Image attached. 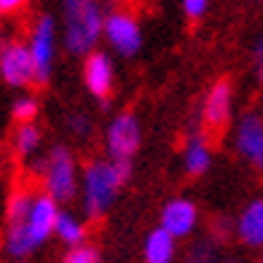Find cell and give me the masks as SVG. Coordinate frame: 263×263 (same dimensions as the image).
Here are the masks:
<instances>
[{
    "mask_svg": "<svg viewBox=\"0 0 263 263\" xmlns=\"http://www.w3.org/2000/svg\"><path fill=\"white\" fill-rule=\"evenodd\" d=\"M132 175V161L110 159V161H91L83 172V207L91 218L100 215L113 204V199Z\"/></svg>",
    "mask_w": 263,
    "mask_h": 263,
    "instance_id": "cell-1",
    "label": "cell"
},
{
    "mask_svg": "<svg viewBox=\"0 0 263 263\" xmlns=\"http://www.w3.org/2000/svg\"><path fill=\"white\" fill-rule=\"evenodd\" d=\"M65 19H67V49L73 54H86L97 43L105 22L100 8L91 0H65Z\"/></svg>",
    "mask_w": 263,
    "mask_h": 263,
    "instance_id": "cell-2",
    "label": "cell"
},
{
    "mask_svg": "<svg viewBox=\"0 0 263 263\" xmlns=\"http://www.w3.org/2000/svg\"><path fill=\"white\" fill-rule=\"evenodd\" d=\"M43 191L54 201H67L76 194V161L67 148H54L49 159H43Z\"/></svg>",
    "mask_w": 263,
    "mask_h": 263,
    "instance_id": "cell-3",
    "label": "cell"
},
{
    "mask_svg": "<svg viewBox=\"0 0 263 263\" xmlns=\"http://www.w3.org/2000/svg\"><path fill=\"white\" fill-rule=\"evenodd\" d=\"M0 76L11 86H27L35 83V65L30 46L19 41H8L0 46Z\"/></svg>",
    "mask_w": 263,
    "mask_h": 263,
    "instance_id": "cell-4",
    "label": "cell"
},
{
    "mask_svg": "<svg viewBox=\"0 0 263 263\" xmlns=\"http://www.w3.org/2000/svg\"><path fill=\"white\" fill-rule=\"evenodd\" d=\"M231 116V81L220 78L207 94L204 102V137L218 142Z\"/></svg>",
    "mask_w": 263,
    "mask_h": 263,
    "instance_id": "cell-5",
    "label": "cell"
},
{
    "mask_svg": "<svg viewBox=\"0 0 263 263\" xmlns=\"http://www.w3.org/2000/svg\"><path fill=\"white\" fill-rule=\"evenodd\" d=\"M54 19L43 16L38 19V25L32 30L30 38V54H32V65H35V83L43 86L51 76V65H54Z\"/></svg>",
    "mask_w": 263,
    "mask_h": 263,
    "instance_id": "cell-6",
    "label": "cell"
},
{
    "mask_svg": "<svg viewBox=\"0 0 263 263\" xmlns=\"http://www.w3.org/2000/svg\"><path fill=\"white\" fill-rule=\"evenodd\" d=\"M140 148V124L132 113L118 116L116 121L107 129V151L110 159H126L132 161V156Z\"/></svg>",
    "mask_w": 263,
    "mask_h": 263,
    "instance_id": "cell-7",
    "label": "cell"
},
{
    "mask_svg": "<svg viewBox=\"0 0 263 263\" xmlns=\"http://www.w3.org/2000/svg\"><path fill=\"white\" fill-rule=\"evenodd\" d=\"M57 218H59V210H57V201L46 194H38L32 199V207H30V215H27V231L32 236V242L35 245H41L49 239V234L57 229Z\"/></svg>",
    "mask_w": 263,
    "mask_h": 263,
    "instance_id": "cell-8",
    "label": "cell"
},
{
    "mask_svg": "<svg viewBox=\"0 0 263 263\" xmlns=\"http://www.w3.org/2000/svg\"><path fill=\"white\" fill-rule=\"evenodd\" d=\"M105 35L118 54L132 57L140 49V27L129 14H110L105 19Z\"/></svg>",
    "mask_w": 263,
    "mask_h": 263,
    "instance_id": "cell-9",
    "label": "cell"
},
{
    "mask_svg": "<svg viewBox=\"0 0 263 263\" xmlns=\"http://www.w3.org/2000/svg\"><path fill=\"white\" fill-rule=\"evenodd\" d=\"M196 226V207L191 204L188 199H175L164 207L161 212V229L166 234H172L175 239L177 236H185L194 231Z\"/></svg>",
    "mask_w": 263,
    "mask_h": 263,
    "instance_id": "cell-10",
    "label": "cell"
},
{
    "mask_svg": "<svg viewBox=\"0 0 263 263\" xmlns=\"http://www.w3.org/2000/svg\"><path fill=\"white\" fill-rule=\"evenodd\" d=\"M83 78H86V86L94 97L105 100L110 94V83H113V70H110V62L102 51H94L89 54L86 59V70H83Z\"/></svg>",
    "mask_w": 263,
    "mask_h": 263,
    "instance_id": "cell-11",
    "label": "cell"
},
{
    "mask_svg": "<svg viewBox=\"0 0 263 263\" xmlns=\"http://www.w3.org/2000/svg\"><path fill=\"white\" fill-rule=\"evenodd\" d=\"M236 148L242 156H247L250 161L255 159V153L263 148V118L250 113L242 118L239 124V132H236Z\"/></svg>",
    "mask_w": 263,
    "mask_h": 263,
    "instance_id": "cell-12",
    "label": "cell"
},
{
    "mask_svg": "<svg viewBox=\"0 0 263 263\" xmlns=\"http://www.w3.org/2000/svg\"><path fill=\"white\" fill-rule=\"evenodd\" d=\"M236 234L250 247H263V199L253 201L236 223Z\"/></svg>",
    "mask_w": 263,
    "mask_h": 263,
    "instance_id": "cell-13",
    "label": "cell"
},
{
    "mask_svg": "<svg viewBox=\"0 0 263 263\" xmlns=\"http://www.w3.org/2000/svg\"><path fill=\"white\" fill-rule=\"evenodd\" d=\"M175 255V236L164 229H156L148 234L145 242V263H172Z\"/></svg>",
    "mask_w": 263,
    "mask_h": 263,
    "instance_id": "cell-14",
    "label": "cell"
},
{
    "mask_svg": "<svg viewBox=\"0 0 263 263\" xmlns=\"http://www.w3.org/2000/svg\"><path fill=\"white\" fill-rule=\"evenodd\" d=\"M210 166V145H207V137L204 135H196L191 137L188 148H185V172L191 177H199Z\"/></svg>",
    "mask_w": 263,
    "mask_h": 263,
    "instance_id": "cell-15",
    "label": "cell"
},
{
    "mask_svg": "<svg viewBox=\"0 0 263 263\" xmlns=\"http://www.w3.org/2000/svg\"><path fill=\"white\" fill-rule=\"evenodd\" d=\"M38 247L32 242V236L27 231V226L25 223H14V226H8V234H6V250L14 258H25L30 255L32 250Z\"/></svg>",
    "mask_w": 263,
    "mask_h": 263,
    "instance_id": "cell-16",
    "label": "cell"
},
{
    "mask_svg": "<svg viewBox=\"0 0 263 263\" xmlns=\"http://www.w3.org/2000/svg\"><path fill=\"white\" fill-rule=\"evenodd\" d=\"M57 236L62 239V242L67 245H81V239H83V226L73 218V215H62L59 212V218H57Z\"/></svg>",
    "mask_w": 263,
    "mask_h": 263,
    "instance_id": "cell-17",
    "label": "cell"
},
{
    "mask_svg": "<svg viewBox=\"0 0 263 263\" xmlns=\"http://www.w3.org/2000/svg\"><path fill=\"white\" fill-rule=\"evenodd\" d=\"M32 199L27 191H16L14 196H11L8 201V226H14V223H25L27 220V215H30V207H32Z\"/></svg>",
    "mask_w": 263,
    "mask_h": 263,
    "instance_id": "cell-18",
    "label": "cell"
},
{
    "mask_svg": "<svg viewBox=\"0 0 263 263\" xmlns=\"http://www.w3.org/2000/svg\"><path fill=\"white\" fill-rule=\"evenodd\" d=\"M41 145V132L35 129L32 124H25V126H19L16 132V140H14V148L19 156H30V153Z\"/></svg>",
    "mask_w": 263,
    "mask_h": 263,
    "instance_id": "cell-19",
    "label": "cell"
},
{
    "mask_svg": "<svg viewBox=\"0 0 263 263\" xmlns=\"http://www.w3.org/2000/svg\"><path fill=\"white\" fill-rule=\"evenodd\" d=\"M35 116H38V102H35L32 97H25V100H19V102L14 105V118L19 121V126L32 124Z\"/></svg>",
    "mask_w": 263,
    "mask_h": 263,
    "instance_id": "cell-20",
    "label": "cell"
},
{
    "mask_svg": "<svg viewBox=\"0 0 263 263\" xmlns=\"http://www.w3.org/2000/svg\"><path fill=\"white\" fill-rule=\"evenodd\" d=\"M62 263H100V253L94 247H86V245H78L76 250H70L65 255Z\"/></svg>",
    "mask_w": 263,
    "mask_h": 263,
    "instance_id": "cell-21",
    "label": "cell"
},
{
    "mask_svg": "<svg viewBox=\"0 0 263 263\" xmlns=\"http://www.w3.org/2000/svg\"><path fill=\"white\" fill-rule=\"evenodd\" d=\"M185 263H215V247L212 242H196L188 253Z\"/></svg>",
    "mask_w": 263,
    "mask_h": 263,
    "instance_id": "cell-22",
    "label": "cell"
},
{
    "mask_svg": "<svg viewBox=\"0 0 263 263\" xmlns=\"http://www.w3.org/2000/svg\"><path fill=\"white\" fill-rule=\"evenodd\" d=\"M183 8L191 19H199L207 11V0H183Z\"/></svg>",
    "mask_w": 263,
    "mask_h": 263,
    "instance_id": "cell-23",
    "label": "cell"
},
{
    "mask_svg": "<svg viewBox=\"0 0 263 263\" xmlns=\"http://www.w3.org/2000/svg\"><path fill=\"white\" fill-rule=\"evenodd\" d=\"M27 0H0V16H8V14H16L19 8H25Z\"/></svg>",
    "mask_w": 263,
    "mask_h": 263,
    "instance_id": "cell-24",
    "label": "cell"
},
{
    "mask_svg": "<svg viewBox=\"0 0 263 263\" xmlns=\"http://www.w3.org/2000/svg\"><path fill=\"white\" fill-rule=\"evenodd\" d=\"M255 67H258V78L263 81V38L255 46Z\"/></svg>",
    "mask_w": 263,
    "mask_h": 263,
    "instance_id": "cell-25",
    "label": "cell"
},
{
    "mask_svg": "<svg viewBox=\"0 0 263 263\" xmlns=\"http://www.w3.org/2000/svg\"><path fill=\"white\" fill-rule=\"evenodd\" d=\"M70 124H73V129L78 132V135H86V129H89V121H86V118H81V116H73V118H70Z\"/></svg>",
    "mask_w": 263,
    "mask_h": 263,
    "instance_id": "cell-26",
    "label": "cell"
},
{
    "mask_svg": "<svg viewBox=\"0 0 263 263\" xmlns=\"http://www.w3.org/2000/svg\"><path fill=\"white\" fill-rule=\"evenodd\" d=\"M253 164H255V166H258V170L263 172V148H260V151L255 153V159H253Z\"/></svg>",
    "mask_w": 263,
    "mask_h": 263,
    "instance_id": "cell-27",
    "label": "cell"
},
{
    "mask_svg": "<svg viewBox=\"0 0 263 263\" xmlns=\"http://www.w3.org/2000/svg\"><path fill=\"white\" fill-rule=\"evenodd\" d=\"M260 263H263V260H260Z\"/></svg>",
    "mask_w": 263,
    "mask_h": 263,
    "instance_id": "cell-28",
    "label": "cell"
}]
</instances>
